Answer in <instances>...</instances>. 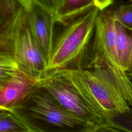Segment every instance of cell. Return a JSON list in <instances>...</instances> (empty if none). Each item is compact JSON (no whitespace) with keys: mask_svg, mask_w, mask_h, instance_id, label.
I'll return each instance as SVG.
<instances>
[{"mask_svg":"<svg viewBox=\"0 0 132 132\" xmlns=\"http://www.w3.org/2000/svg\"><path fill=\"white\" fill-rule=\"evenodd\" d=\"M50 73L69 81L106 122L132 108V81L119 67L64 69Z\"/></svg>","mask_w":132,"mask_h":132,"instance_id":"1","label":"cell"},{"mask_svg":"<svg viewBox=\"0 0 132 132\" xmlns=\"http://www.w3.org/2000/svg\"><path fill=\"white\" fill-rule=\"evenodd\" d=\"M11 111L31 132H87L95 126L64 109L38 84Z\"/></svg>","mask_w":132,"mask_h":132,"instance_id":"2","label":"cell"},{"mask_svg":"<svg viewBox=\"0 0 132 132\" xmlns=\"http://www.w3.org/2000/svg\"><path fill=\"white\" fill-rule=\"evenodd\" d=\"M100 11L95 7L63 25L55 39L47 73L64 69L84 68Z\"/></svg>","mask_w":132,"mask_h":132,"instance_id":"3","label":"cell"},{"mask_svg":"<svg viewBox=\"0 0 132 132\" xmlns=\"http://www.w3.org/2000/svg\"><path fill=\"white\" fill-rule=\"evenodd\" d=\"M1 50L10 52L21 70L39 81L47 74V63L29 27L26 11L22 7L13 22L1 30Z\"/></svg>","mask_w":132,"mask_h":132,"instance_id":"4","label":"cell"},{"mask_svg":"<svg viewBox=\"0 0 132 132\" xmlns=\"http://www.w3.org/2000/svg\"><path fill=\"white\" fill-rule=\"evenodd\" d=\"M38 85L45 89L62 108L84 121L93 125L106 122L80 92L63 77L49 73Z\"/></svg>","mask_w":132,"mask_h":132,"instance_id":"5","label":"cell"},{"mask_svg":"<svg viewBox=\"0 0 132 132\" xmlns=\"http://www.w3.org/2000/svg\"><path fill=\"white\" fill-rule=\"evenodd\" d=\"M115 21L110 12L101 11L84 68L119 67L116 50Z\"/></svg>","mask_w":132,"mask_h":132,"instance_id":"6","label":"cell"},{"mask_svg":"<svg viewBox=\"0 0 132 132\" xmlns=\"http://www.w3.org/2000/svg\"><path fill=\"white\" fill-rule=\"evenodd\" d=\"M26 15L31 32L48 64L55 41V16L39 6H35L26 11Z\"/></svg>","mask_w":132,"mask_h":132,"instance_id":"7","label":"cell"},{"mask_svg":"<svg viewBox=\"0 0 132 132\" xmlns=\"http://www.w3.org/2000/svg\"><path fill=\"white\" fill-rule=\"evenodd\" d=\"M38 82L24 72L0 81V109L11 111Z\"/></svg>","mask_w":132,"mask_h":132,"instance_id":"8","label":"cell"},{"mask_svg":"<svg viewBox=\"0 0 132 132\" xmlns=\"http://www.w3.org/2000/svg\"><path fill=\"white\" fill-rule=\"evenodd\" d=\"M116 50L120 68L126 72L132 52V30L115 21Z\"/></svg>","mask_w":132,"mask_h":132,"instance_id":"9","label":"cell"},{"mask_svg":"<svg viewBox=\"0 0 132 132\" xmlns=\"http://www.w3.org/2000/svg\"><path fill=\"white\" fill-rule=\"evenodd\" d=\"M95 7L94 0H64L55 15L56 23L63 26Z\"/></svg>","mask_w":132,"mask_h":132,"instance_id":"10","label":"cell"},{"mask_svg":"<svg viewBox=\"0 0 132 132\" xmlns=\"http://www.w3.org/2000/svg\"><path fill=\"white\" fill-rule=\"evenodd\" d=\"M22 72L12 54L7 51L1 50L0 81L16 76Z\"/></svg>","mask_w":132,"mask_h":132,"instance_id":"11","label":"cell"},{"mask_svg":"<svg viewBox=\"0 0 132 132\" xmlns=\"http://www.w3.org/2000/svg\"><path fill=\"white\" fill-rule=\"evenodd\" d=\"M0 132H31L12 111L0 109Z\"/></svg>","mask_w":132,"mask_h":132,"instance_id":"12","label":"cell"},{"mask_svg":"<svg viewBox=\"0 0 132 132\" xmlns=\"http://www.w3.org/2000/svg\"><path fill=\"white\" fill-rule=\"evenodd\" d=\"M21 7L18 0H1V30L5 28L13 22Z\"/></svg>","mask_w":132,"mask_h":132,"instance_id":"13","label":"cell"},{"mask_svg":"<svg viewBox=\"0 0 132 132\" xmlns=\"http://www.w3.org/2000/svg\"><path fill=\"white\" fill-rule=\"evenodd\" d=\"M109 12L114 21L132 30V4L121 5L113 11Z\"/></svg>","mask_w":132,"mask_h":132,"instance_id":"14","label":"cell"},{"mask_svg":"<svg viewBox=\"0 0 132 132\" xmlns=\"http://www.w3.org/2000/svg\"><path fill=\"white\" fill-rule=\"evenodd\" d=\"M108 123L126 132H132V108L128 109Z\"/></svg>","mask_w":132,"mask_h":132,"instance_id":"15","label":"cell"},{"mask_svg":"<svg viewBox=\"0 0 132 132\" xmlns=\"http://www.w3.org/2000/svg\"><path fill=\"white\" fill-rule=\"evenodd\" d=\"M87 132H126L111 123L105 122L95 125Z\"/></svg>","mask_w":132,"mask_h":132,"instance_id":"16","label":"cell"},{"mask_svg":"<svg viewBox=\"0 0 132 132\" xmlns=\"http://www.w3.org/2000/svg\"><path fill=\"white\" fill-rule=\"evenodd\" d=\"M18 1L26 11L30 10L35 6H39L51 11L47 6L45 0H18Z\"/></svg>","mask_w":132,"mask_h":132,"instance_id":"17","label":"cell"},{"mask_svg":"<svg viewBox=\"0 0 132 132\" xmlns=\"http://www.w3.org/2000/svg\"><path fill=\"white\" fill-rule=\"evenodd\" d=\"M45 1L48 8L55 16L64 0H45Z\"/></svg>","mask_w":132,"mask_h":132,"instance_id":"18","label":"cell"},{"mask_svg":"<svg viewBox=\"0 0 132 132\" xmlns=\"http://www.w3.org/2000/svg\"><path fill=\"white\" fill-rule=\"evenodd\" d=\"M94 3L96 8L100 11H103L113 4V0H94Z\"/></svg>","mask_w":132,"mask_h":132,"instance_id":"19","label":"cell"},{"mask_svg":"<svg viewBox=\"0 0 132 132\" xmlns=\"http://www.w3.org/2000/svg\"><path fill=\"white\" fill-rule=\"evenodd\" d=\"M126 73H132V52H131V56H130L129 62L128 67Z\"/></svg>","mask_w":132,"mask_h":132,"instance_id":"20","label":"cell"},{"mask_svg":"<svg viewBox=\"0 0 132 132\" xmlns=\"http://www.w3.org/2000/svg\"><path fill=\"white\" fill-rule=\"evenodd\" d=\"M127 74L128 77H129L130 79V80H131V81H132V73H127Z\"/></svg>","mask_w":132,"mask_h":132,"instance_id":"21","label":"cell"},{"mask_svg":"<svg viewBox=\"0 0 132 132\" xmlns=\"http://www.w3.org/2000/svg\"><path fill=\"white\" fill-rule=\"evenodd\" d=\"M130 1H131V2H132V0H130Z\"/></svg>","mask_w":132,"mask_h":132,"instance_id":"22","label":"cell"}]
</instances>
